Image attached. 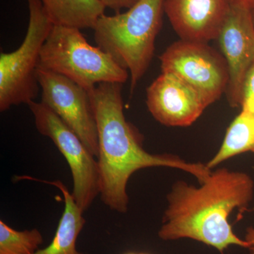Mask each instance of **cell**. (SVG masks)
I'll list each match as a JSON object with an SVG mask.
<instances>
[{
  "label": "cell",
  "instance_id": "ffe728a7",
  "mask_svg": "<svg viewBox=\"0 0 254 254\" xmlns=\"http://www.w3.org/2000/svg\"><path fill=\"white\" fill-rule=\"evenodd\" d=\"M252 17H253V21L254 23V7L252 8Z\"/></svg>",
  "mask_w": 254,
  "mask_h": 254
},
{
  "label": "cell",
  "instance_id": "52a82bcc",
  "mask_svg": "<svg viewBox=\"0 0 254 254\" xmlns=\"http://www.w3.org/2000/svg\"><path fill=\"white\" fill-rule=\"evenodd\" d=\"M162 72L173 73L203 95L209 105L226 93L229 70L223 55L201 42H175L159 57Z\"/></svg>",
  "mask_w": 254,
  "mask_h": 254
},
{
  "label": "cell",
  "instance_id": "7a4b0ae2",
  "mask_svg": "<svg viewBox=\"0 0 254 254\" xmlns=\"http://www.w3.org/2000/svg\"><path fill=\"white\" fill-rule=\"evenodd\" d=\"M254 195V181L243 172L226 168L212 171L199 187L179 180L169 192L158 237L164 241L190 239L224 254L230 246L248 249L237 236L229 218L234 210H245Z\"/></svg>",
  "mask_w": 254,
  "mask_h": 254
},
{
  "label": "cell",
  "instance_id": "d6986e66",
  "mask_svg": "<svg viewBox=\"0 0 254 254\" xmlns=\"http://www.w3.org/2000/svg\"><path fill=\"white\" fill-rule=\"evenodd\" d=\"M231 4L241 5L252 9L254 7V0H230Z\"/></svg>",
  "mask_w": 254,
  "mask_h": 254
},
{
  "label": "cell",
  "instance_id": "5bb4252c",
  "mask_svg": "<svg viewBox=\"0 0 254 254\" xmlns=\"http://www.w3.org/2000/svg\"><path fill=\"white\" fill-rule=\"evenodd\" d=\"M248 152L254 153V114L242 110L227 128L220 149L207 167L212 170L222 162Z\"/></svg>",
  "mask_w": 254,
  "mask_h": 254
},
{
  "label": "cell",
  "instance_id": "ac0fdd59",
  "mask_svg": "<svg viewBox=\"0 0 254 254\" xmlns=\"http://www.w3.org/2000/svg\"><path fill=\"white\" fill-rule=\"evenodd\" d=\"M245 240L248 243L250 254H254V227H247L246 230Z\"/></svg>",
  "mask_w": 254,
  "mask_h": 254
},
{
  "label": "cell",
  "instance_id": "e0dca14e",
  "mask_svg": "<svg viewBox=\"0 0 254 254\" xmlns=\"http://www.w3.org/2000/svg\"><path fill=\"white\" fill-rule=\"evenodd\" d=\"M106 8L114 10L117 13L120 10L129 9L139 0H100Z\"/></svg>",
  "mask_w": 254,
  "mask_h": 254
},
{
  "label": "cell",
  "instance_id": "ba28073f",
  "mask_svg": "<svg viewBox=\"0 0 254 254\" xmlns=\"http://www.w3.org/2000/svg\"><path fill=\"white\" fill-rule=\"evenodd\" d=\"M37 76L41 103L53 110L98 158V128L88 91L63 75L46 68L38 67Z\"/></svg>",
  "mask_w": 254,
  "mask_h": 254
},
{
  "label": "cell",
  "instance_id": "3957f363",
  "mask_svg": "<svg viewBox=\"0 0 254 254\" xmlns=\"http://www.w3.org/2000/svg\"><path fill=\"white\" fill-rule=\"evenodd\" d=\"M165 0H139L123 13L103 15L95 23L97 46L131 74V91L144 76L163 26Z\"/></svg>",
  "mask_w": 254,
  "mask_h": 254
},
{
  "label": "cell",
  "instance_id": "8992f818",
  "mask_svg": "<svg viewBox=\"0 0 254 254\" xmlns=\"http://www.w3.org/2000/svg\"><path fill=\"white\" fill-rule=\"evenodd\" d=\"M28 105L38 131L50 138L66 159L72 175L73 198L78 206L86 211L100 194L98 159L76 133L46 105L33 101Z\"/></svg>",
  "mask_w": 254,
  "mask_h": 254
},
{
  "label": "cell",
  "instance_id": "7402d4cb",
  "mask_svg": "<svg viewBox=\"0 0 254 254\" xmlns=\"http://www.w3.org/2000/svg\"></svg>",
  "mask_w": 254,
  "mask_h": 254
},
{
  "label": "cell",
  "instance_id": "2e32d148",
  "mask_svg": "<svg viewBox=\"0 0 254 254\" xmlns=\"http://www.w3.org/2000/svg\"><path fill=\"white\" fill-rule=\"evenodd\" d=\"M240 107L242 111L254 114V63L244 80Z\"/></svg>",
  "mask_w": 254,
  "mask_h": 254
},
{
  "label": "cell",
  "instance_id": "8fae6325",
  "mask_svg": "<svg viewBox=\"0 0 254 254\" xmlns=\"http://www.w3.org/2000/svg\"><path fill=\"white\" fill-rule=\"evenodd\" d=\"M165 14L184 41L216 40L230 11V0H165Z\"/></svg>",
  "mask_w": 254,
  "mask_h": 254
},
{
  "label": "cell",
  "instance_id": "30bf717a",
  "mask_svg": "<svg viewBox=\"0 0 254 254\" xmlns=\"http://www.w3.org/2000/svg\"><path fill=\"white\" fill-rule=\"evenodd\" d=\"M146 105L159 123L190 127L209 106L199 92L173 73L161 72L147 88Z\"/></svg>",
  "mask_w": 254,
  "mask_h": 254
},
{
  "label": "cell",
  "instance_id": "44dd1931",
  "mask_svg": "<svg viewBox=\"0 0 254 254\" xmlns=\"http://www.w3.org/2000/svg\"><path fill=\"white\" fill-rule=\"evenodd\" d=\"M133 254V253H129V254Z\"/></svg>",
  "mask_w": 254,
  "mask_h": 254
},
{
  "label": "cell",
  "instance_id": "6da1fadb",
  "mask_svg": "<svg viewBox=\"0 0 254 254\" xmlns=\"http://www.w3.org/2000/svg\"><path fill=\"white\" fill-rule=\"evenodd\" d=\"M122 86L102 83L88 92L98 128L100 198L110 210L125 213L129 203L127 185L136 171L155 167L175 168L190 174L201 184L212 170L206 164L189 163L177 155L147 152L141 135L125 118Z\"/></svg>",
  "mask_w": 254,
  "mask_h": 254
},
{
  "label": "cell",
  "instance_id": "7c38bea8",
  "mask_svg": "<svg viewBox=\"0 0 254 254\" xmlns=\"http://www.w3.org/2000/svg\"><path fill=\"white\" fill-rule=\"evenodd\" d=\"M41 182L57 187L62 192L64 209L50 245L34 254H83L76 249L78 235L86 224L83 210L76 204L72 193H70L63 182L59 180Z\"/></svg>",
  "mask_w": 254,
  "mask_h": 254
},
{
  "label": "cell",
  "instance_id": "277c9868",
  "mask_svg": "<svg viewBox=\"0 0 254 254\" xmlns=\"http://www.w3.org/2000/svg\"><path fill=\"white\" fill-rule=\"evenodd\" d=\"M39 67L63 75L88 91L102 83L123 84L128 77V71L89 44L81 30L58 25L43 46Z\"/></svg>",
  "mask_w": 254,
  "mask_h": 254
},
{
  "label": "cell",
  "instance_id": "9a60e30c",
  "mask_svg": "<svg viewBox=\"0 0 254 254\" xmlns=\"http://www.w3.org/2000/svg\"><path fill=\"white\" fill-rule=\"evenodd\" d=\"M43 243L38 229L18 231L0 220V254H34Z\"/></svg>",
  "mask_w": 254,
  "mask_h": 254
},
{
  "label": "cell",
  "instance_id": "5b68a950",
  "mask_svg": "<svg viewBox=\"0 0 254 254\" xmlns=\"http://www.w3.org/2000/svg\"><path fill=\"white\" fill-rule=\"evenodd\" d=\"M29 11L27 32L19 48L0 54V111L30 104L39 93L37 71L42 49L53 28V21L40 0H26Z\"/></svg>",
  "mask_w": 254,
  "mask_h": 254
},
{
  "label": "cell",
  "instance_id": "4fadbf2b",
  "mask_svg": "<svg viewBox=\"0 0 254 254\" xmlns=\"http://www.w3.org/2000/svg\"><path fill=\"white\" fill-rule=\"evenodd\" d=\"M53 24L86 29L94 28L106 7L100 0H40Z\"/></svg>",
  "mask_w": 254,
  "mask_h": 254
},
{
  "label": "cell",
  "instance_id": "9c48e42d",
  "mask_svg": "<svg viewBox=\"0 0 254 254\" xmlns=\"http://www.w3.org/2000/svg\"><path fill=\"white\" fill-rule=\"evenodd\" d=\"M216 40L228 66L227 100L232 108H237L240 107L246 74L254 63V23L252 9L231 4Z\"/></svg>",
  "mask_w": 254,
  "mask_h": 254
}]
</instances>
